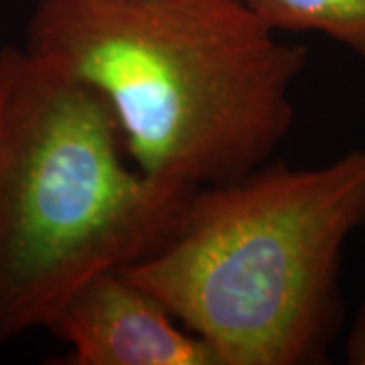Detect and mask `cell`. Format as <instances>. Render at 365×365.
<instances>
[{
  "mask_svg": "<svg viewBox=\"0 0 365 365\" xmlns=\"http://www.w3.org/2000/svg\"><path fill=\"white\" fill-rule=\"evenodd\" d=\"M25 47L104 102L144 177L181 191L274 157L309 59L244 0H39Z\"/></svg>",
  "mask_w": 365,
  "mask_h": 365,
  "instance_id": "1",
  "label": "cell"
},
{
  "mask_svg": "<svg viewBox=\"0 0 365 365\" xmlns=\"http://www.w3.org/2000/svg\"><path fill=\"white\" fill-rule=\"evenodd\" d=\"M364 225L365 146L313 169L268 160L191 191L163 242L122 270L220 365L325 364L343 248Z\"/></svg>",
  "mask_w": 365,
  "mask_h": 365,
  "instance_id": "2",
  "label": "cell"
},
{
  "mask_svg": "<svg viewBox=\"0 0 365 365\" xmlns=\"http://www.w3.org/2000/svg\"><path fill=\"white\" fill-rule=\"evenodd\" d=\"M189 193L132 165L90 88L25 45L0 47V345L157 248Z\"/></svg>",
  "mask_w": 365,
  "mask_h": 365,
  "instance_id": "3",
  "label": "cell"
},
{
  "mask_svg": "<svg viewBox=\"0 0 365 365\" xmlns=\"http://www.w3.org/2000/svg\"><path fill=\"white\" fill-rule=\"evenodd\" d=\"M66 365H220L215 351L169 307L112 268L76 288L49 325Z\"/></svg>",
  "mask_w": 365,
  "mask_h": 365,
  "instance_id": "4",
  "label": "cell"
},
{
  "mask_svg": "<svg viewBox=\"0 0 365 365\" xmlns=\"http://www.w3.org/2000/svg\"><path fill=\"white\" fill-rule=\"evenodd\" d=\"M274 33H319L365 61V0H244Z\"/></svg>",
  "mask_w": 365,
  "mask_h": 365,
  "instance_id": "5",
  "label": "cell"
},
{
  "mask_svg": "<svg viewBox=\"0 0 365 365\" xmlns=\"http://www.w3.org/2000/svg\"><path fill=\"white\" fill-rule=\"evenodd\" d=\"M343 353L349 365H365V297L355 311Z\"/></svg>",
  "mask_w": 365,
  "mask_h": 365,
  "instance_id": "6",
  "label": "cell"
}]
</instances>
